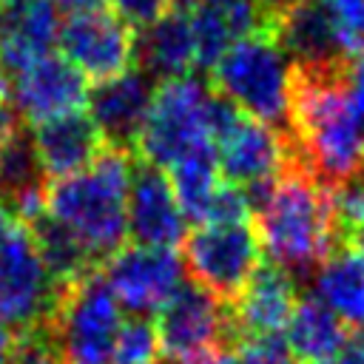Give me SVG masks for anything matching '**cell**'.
I'll list each match as a JSON object with an SVG mask.
<instances>
[{"mask_svg":"<svg viewBox=\"0 0 364 364\" xmlns=\"http://www.w3.org/2000/svg\"><path fill=\"white\" fill-rule=\"evenodd\" d=\"M0 364H11V333L0 327Z\"/></svg>","mask_w":364,"mask_h":364,"instance_id":"cell-37","label":"cell"},{"mask_svg":"<svg viewBox=\"0 0 364 364\" xmlns=\"http://www.w3.org/2000/svg\"><path fill=\"white\" fill-rule=\"evenodd\" d=\"M210 136L222 179L239 188L273 179L287 159V136L242 114L219 91L210 94Z\"/></svg>","mask_w":364,"mask_h":364,"instance_id":"cell-8","label":"cell"},{"mask_svg":"<svg viewBox=\"0 0 364 364\" xmlns=\"http://www.w3.org/2000/svg\"><path fill=\"white\" fill-rule=\"evenodd\" d=\"M162 355L156 324L145 316H131L119 324L111 364H156Z\"/></svg>","mask_w":364,"mask_h":364,"instance_id":"cell-26","label":"cell"},{"mask_svg":"<svg viewBox=\"0 0 364 364\" xmlns=\"http://www.w3.org/2000/svg\"><path fill=\"white\" fill-rule=\"evenodd\" d=\"M196 65L213 68L222 54L253 34H270V11L262 0H199L191 11Z\"/></svg>","mask_w":364,"mask_h":364,"instance_id":"cell-16","label":"cell"},{"mask_svg":"<svg viewBox=\"0 0 364 364\" xmlns=\"http://www.w3.org/2000/svg\"><path fill=\"white\" fill-rule=\"evenodd\" d=\"M171 3H173V6H176V9H182V11H185V9H188V11H191V9H193V6H196V3H199V0H171Z\"/></svg>","mask_w":364,"mask_h":364,"instance_id":"cell-39","label":"cell"},{"mask_svg":"<svg viewBox=\"0 0 364 364\" xmlns=\"http://www.w3.org/2000/svg\"><path fill=\"white\" fill-rule=\"evenodd\" d=\"M57 46L82 77L105 82L134 68L136 31L114 9L100 6L68 14L60 23Z\"/></svg>","mask_w":364,"mask_h":364,"instance_id":"cell-10","label":"cell"},{"mask_svg":"<svg viewBox=\"0 0 364 364\" xmlns=\"http://www.w3.org/2000/svg\"><path fill=\"white\" fill-rule=\"evenodd\" d=\"M134 154L105 148L85 171L48 179L46 213L60 222L97 262L105 264L128 236V191Z\"/></svg>","mask_w":364,"mask_h":364,"instance_id":"cell-3","label":"cell"},{"mask_svg":"<svg viewBox=\"0 0 364 364\" xmlns=\"http://www.w3.org/2000/svg\"><path fill=\"white\" fill-rule=\"evenodd\" d=\"M156 85L159 82L154 77H148L142 68L134 65L125 74L97 82L88 91V100H85L88 117L94 119L108 148L134 154L136 136L151 111Z\"/></svg>","mask_w":364,"mask_h":364,"instance_id":"cell-13","label":"cell"},{"mask_svg":"<svg viewBox=\"0 0 364 364\" xmlns=\"http://www.w3.org/2000/svg\"><path fill=\"white\" fill-rule=\"evenodd\" d=\"M102 276L114 290L117 301L131 310V316L159 313L162 304L179 290L182 259L165 247L122 245L105 264Z\"/></svg>","mask_w":364,"mask_h":364,"instance_id":"cell-12","label":"cell"},{"mask_svg":"<svg viewBox=\"0 0 364 364\" xmlns=\"http://www.w3.org/2000/svg\"><path fill=\"white\" fill-rule=\"evenodd\" d=\"M60 34L57 6L51 0L0 3V71L17 77L51 54Z\"/></svg>","mask_w":364,"mask_h":364,"instance_id":"cell-19","label":"cell"},{"mask_svg":"<svg viewBox=\"0 0 364 364\" xmlns=\"http://www.w3.org/2000/svg\"><path fill=\"white\" fill-rule=\"evenodd\" d=\"M210 94L213 88L193 74L159 82L145 125L136 136L134 156L168 171L179 159L213 148Z\"/></svg>","mask_w":364,"mask_h":364,"instance_id":"cell-5","label":"cell"},{"mask_svg":"<svg viewBox=\"0 0 364 364\" xmlns=\"http://www.w3.org/2000/svg\"><path fill=\"white\" fill-rule=\"evenodd\" d=\"M57 296L60 287L48 276L28 225L6 213L0 222V327L14 336L43 324Z\"/></svg>","mask_w":364,"mask_h":364,"instance_id":"cell-7","label":"cell"},{"mask_svg":"<svg viewBox=\"0 0 364 364\" xmlns=\"http://www.w3.org/2000/svg\"><path fill=\"white\" fill-rule=\"evenodd\" d=\"M327 364H338V361H327Z\"/></svg>","mask_w":364,"mask_h":364,"instance_id":"cell-41","label":"cell"},{"mask_svg":"<svg viewBox=\"0 0 364 364\" xmlns=\"http://www.w3.org/2000/svg\"><path fill=\"white\" fill-rule=\"evenodd\" d=\"M111 3H114V11L131 28H145L171 9V0H111Z\"/></svg>","mask_w":364,"mask_h":364,"instance_id":"cell-30","label":"cell"},{"mask_svg":"<svg viewBox=\"0 0 364 364\" xmlns=\"http://www.w3.org/2000/svg\"><path fill=\"white\" fill-rule=\"evenodd\" d=\"M182 364H242L239 358V350L233 341H225V344H216V347H208L191 358H185Z\"/></svg>","mask_w":364,"mask_h":364,"instance_id":"cell-31","label":"cell"},{"mask_svg":"<svg viewBox=\"0 0 364 364\" xmlns=\"http://www.w3.org/2000/svg\"><path fill=\"white\" fill-rule=\"evenodd\" d=\"M156 333L162 353L173 355L179 364L208 347L225 341L236 344L230 307L191 279H185L156 313Z\"/></svg>","mask_w":364,"mask_h":364,"instance_id":"cell-11","label":"cell"},{"mask_svg":"<svg viewBox=\"0 0 364 364\" xmlns=\"http://www.w3.org/2000/svg\"><path fill=\"white\" fill-rule=\"evenodd\" d=\"M165 173L171 179V188L176 193V202L182 208L185 222L191 219V222L202 225L208 202H210L213 191L222 182V173H219V165H216V151L213 148L196 151V154L179 159L176 165H171Z\"/></svg>","mask_w":364,"mask_h":364,"instance_id":"cell-25","label":"cell"},{"mask_svg":"<svg viewBox=\"0 0 364 364\" xmlns=\"http://www.w3.org/2000/svg\"><path fill=\"white\" fill-rule=\"evenodd\" d=\"M313 299L344 327H364V262L338 242L313 273Z\"/></svg>","mask_w":364,"mask_h":364,"instance_id":"cell-22","label":"cell"},{"mask_svg":"<svg viewBox=\"0 0 364 364\" xmlns=\"http://www.w3.org/2000/svg\"><path fill=\"white\" fill-rule=\"evenodd\" d=\"M88 100L85 77L57 54H48L11 77V105L28 125L80 111Z\"/></svg>","mask_w":364,"mask_h":364,"instance_id":"cell-15","label":"cell"},{"mask_svg":"<svg viewBox=\"0 0 364 364\" xmlns=\"http://www.w3.org/2000/svg\"><path fill=\"white\" fill-rule=\"evenodd\" d=\"M48 324L65 364H111L122 318L102 267L60 287Z\"/></svg>","mask_w":364,"mask_h":364,"instance_id":"cell-6","label":"cell"},{"mask_svg":"<svg viewBox=\"0 0 364 364\" xmlns=\"http://www.w3.org/2000/svg\"><path fill=\"white\" fill-rule=\"evenodd\" d=\"M321 3L330 9L336 20V31L347 60H353L355 54L364 51V0H321Z\"/></svg>","mask_w":364,"mask_h":364,"instance_id":"cell-28","label":"cell"},{"mask_svg":"<svg viewBox=\"0 0 364 364\" xmlns=\"http://www.w3.org/2000/svg\"><path fill=\"white\" fill-rule=\"evenodd\" d=\"M34 154L46 179H63L85 171L108 145L88 111H71L28 128Z\"/></svg>","mask_w":364,"mask_h":364,"instance_id":"cell-20","label":"cell"},{"mask_svg":"<svg viewBox=\"0 0 364 364\" xmlns=\"http://www.w3.org/2000/svg\"><path fill=\"white\" fill-rule=\"evenodd\" d=\"M296 304H299L296 279L270 262L259 264L247 287L230 304L233 338L239 341V338L279 336L287 327Z\"/></svg>","mask_w":364,"mask_h":364,"instance_id":"cell-18","label":"cell"},{"mask_svg":"<svg viewBox=\"0 0 364 364\" xmlns=\"http://www.w3.org/2000/svg\"><path fill=\"white\" fill-rule=\"evenodd\" d=\"M245 193L262 253L293 279L316 273L341 242L333 188L318 182L290 148L282 171L267 182L245 188Z\"/></svg>","mask_w":364,"mask_h":364,"instance_id":"cell-2","label":"cell"},{"mask_svg":"<svg viewBox=\"0 0 364 364\" xmlns=\"http://www.w3.org/2000/svg\"><path fill=\"white\" fill-rule=\"evenodd\" d=\"M284 136L290 154L333 191L364 173V117L350 97L347 63L293 65Z\"/></svg>","mask_w":364,"mask_h":364,"instance_id":"cell-1","label":"cell"},{"mask_svg":"<svg viewBox=\"0 0 364 364\" xmlns=\"http://www.w3.org/2000/svg\"><path fill=\"white\" fill-rule=\"evenodd\" d=\"M262 3L267 6V11H270V17H276V14H279V11H282V9H284V6L290 3V0H262Z\"/></svg>","mask_w":364,"mask_h":364,"instance_id":"cell-38","label":"cell"},{"mask_svg":"<svg viewBox=\"0 0 364 364\" xmlns=\"http://www.w3.org/2000/svg\"><path fill=\"white\" fill-rule=\"evenodd\" d=\"M3 219H6V210H3V208H0V222H3Z\"/></svg>","mask_w":364,"mask_h":364,"instance_id":"cell-40","label":"cell"},{"mask_svg":"<svg viewBox=\"0 0 364 364\" xmlns=\"http://www.w3.org/2000/svg\"><path fill=\"white\" fill-rule=\"evenodd\" d=\"M156 364H168V361H156Z\"/></svg>","mask_w":364,"mask_h":364,"instance_id":"cell-42","label":"cell"},{"mask_svg":"<svg viewBox=\"0 0 364 364\" xmlns=\"http://www.w3.org/2000/svg\"><path fill=\"white\" fill-rule=\"evenodd\" d=\"M134 63L156 82L188 77L196 65V46L188 14L182 9H168L156 23L145 26L136 34Z\"/></svg>","mask_w":364,"mask_h":364,"instance_id":"cell-21","label":"cell"},{"mask_svg":"<svg viewBox=\"0 0 364 364\" xmlns=\"http://www.w3.org/2000/svg\"><path fill=\"white\" fill-rule=\"evenodd\" d=\"M20 131V117L14 114V105H0V154L9 145V139Z\"/></svg>","mask_w":364,"mask_h":364,"instance_id":"cell-34","label":"cell"},{"mask_svg":"<svg viewBox=\"0 0 364 364\" xmlns=\"http://www.w3.org/2000/svg\"><path fill=\"white\" fill-rule=\"evenodd\" d=\"M242 364H296L287 341L282 336H259L236 341Z\"/></svg>","mask_w":364,"mask_h":364,"instance_id":"cell-29","label":"cell"},{"mask_svg":"<svg viewBox=\"0 0 364 364\" xmlns=\"http://www.w3.org/2000/svg\"><path fill=\"white\" fill-rule=\"evenodd\" d=\"M341 242H344L353 253H358V259L364 262V225H361V228H355V230H350V233H344V236H341Z\"/></svg>","mask_w":364,"mask_h":364,"instance_id":"cell-36","label":"cell"},{"mask_svg":"<svg viewBox=\"0 0 364 364\" xmlns=\"http://www.w3.org/2000/svg\"><path fill=\"white\" fill-rule=\"evenodd\" d=\"M290 71L287 54L270 34H253L233 43L210 68V85L242 114L287 134L290 119Z\"/></svg>","mask_w":364,"mask_h":364,"instance_id":"cell-4","label":"cell"},{"mask_svg":"<svg viewBox=\"0 0 364 364\" xmlns=\"http://www.w3.org/2000/svg\"><path fill=\"white\" fill-rule=\"evenodd\" d=\"M338 364H364V327H358L353 336H347Z\"/></svg>","mask_w":364,"mask_h":364,"instance_id":"cell-33","label":"cell"},{"mask_svg":"<svg viewBox=\"0 0 364 364\" xmlns=\"http://www.w3.org/2000/svg\"><path fill=\"white\" fill-rule=\"evenodd\" d=\"M34 242H37V250L43 256V264L48 270V276L54 279L57 287H65L71 282H77L80 276H85L88 270H97L102 264H97L85 247L60 225L54 222L48 213H43L40 219H34L28 225Z\"/></svg>","mask_w":364,"mask_h":364,"instance_id":"cell-24","label":"cell"},{"mask_svg":"<svg viewBox=\"0 0 364 364\" xmlns=\"http://www.w3.org/2000/svg\"><path fill=\"white\" fill-rule=\"evenodd\" d=\"M11 364H65L48 318L11 336Z\"/></svg>","mask_w":364,"mask_h":364,"instance_id":"cell-27","label":"cell"},{"mask_svg":"<svg viewBox=\"0 0 364 364\" xmlns=\"http://www.w3.org/2000/svg\"><path fill=\"white\" fill-rule=\"evenodd\" d=\"M347 85H350V97H353L358 114L364 117V51L347 63Z\"/></svg>","mask_w":364,"mask_h":364,"instance_id":"cell-32","label":"cell"},{"mask_svg":"<svg viewBox=\"0 0 364 364\" xmlns=\"http://www.w3.org/2000/svg\"><path fill=\"white\" fill-rule=\"evenodd\" d=\"M57 9L74 14V11H88V9H100L105 0H51Z\"/></svg>","mask_w":364,"mask_h":364,"instance_id":"cell-35","label":"cell"},{"mask_svg":"<svg viewBox=\"0 0 364 364\" xmlns=\"http://www.w3.org/2000/svg\"><path fill=\"white\" fill-rule=\"evenodd\" d=\"M284 341L296 364H327L341 355L347 327L313 296L301 299L284 327Z\"/></svg>","mask_w":364,"mask_h":364,"instance_id":"cell-23","label":"cell"},{"mask_svg":"<svg viewBox=\"0 0 364 364\" xmlns=\"http://www.w3.org/2000/svg\"><path fill=\"white\" fill-rule=\"evenodd\" d=\"M128 236L142 247L171 250L185 239V216L162 168L134 159L128 191Z\"/></svg>","mask_w":364,"mask_h":364,"instance_id":"cell-14","label":"cell"},{"mask_svg":"<svg viewBox=\"0 0 364 364\" xmlns=\"http://www.w3.org/2000/svg\"><path fill=\"white\" fill-rule=\"evenodd\" d=\"M182 242L191 282L205 287L228 307L239 299L262 264V245L247 222L199 225Z\"/></svg>","mask_w":364,"mask_h":364,"instance_id":"cell-9","label":"cell"},{"mask_svg":"<svg viewBox=\"0 0 364 364\" xmlns=\"http://www.w3.org/2000/svg\"><path fill=\"white\" fill-rule=\"evenodd\" d=\"M270 37L293 57V65L350 63L330 9L321 0H290L270 23Z\"/></svg>","mask_w":364,"mask_h":364,"instance_id":"cell-17","label":"cell"}]
</instances>
